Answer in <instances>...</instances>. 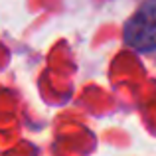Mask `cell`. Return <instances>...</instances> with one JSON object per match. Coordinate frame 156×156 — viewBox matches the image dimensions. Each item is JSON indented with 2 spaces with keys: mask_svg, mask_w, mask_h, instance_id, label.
Listing matches in <instances>:
<instances>
[{
  "mask_svg": "<svg viewBox=\"0 0 156 156\" xmlns=\"http://www.w3.org/2000/svg\"><path fill=\"white\" fill-rule=\"evenodd\" d=\"M125 42L138 51L156 50V0H146L125 24Z\"/></svg>",
  "mask_w": 156,
  "mask_h": 156,
  "instance_id": "6da1fadb",
  "label": "cell"
}]
</instances>
